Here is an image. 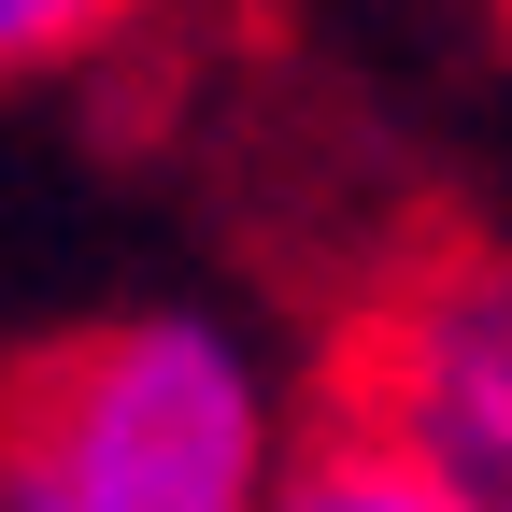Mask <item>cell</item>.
<instances>
[{
	"label": "cell",
	"instance_id": "2",
	"mask_svg": "<svg viewBox=\"0 0 512 512\" xmlns=\"http://www.w3.org/2000/svg\"><path fill=\"white\" fill-rule=\"evenodd\" d=\"M356 427L512 512V256H441L356 328Z\"/></svg>",
	"mask_w": 512,
	"mask_h": 512
},
{
	"label": "cell",
	"instance_id": "1",
	"mask_svg": "<svg viewBox=\"0 0 512 512\" xmlns=\"http://www.w3.org/2000/svg\"><path fill=\"white\" fill-rule=\"evenodd\" d=\"M299 470V413L228 313H86L15 384L0 512H271Z\"/></svg>",
	"mask_w": 512,
	"mask_h": 512
},
{
	"label": "cell",
	"instance_id": "3",
	"mask_svg": "<svg viewBox=\"0 0 512 512\" xmlns=\"http://www.w3.org/2000/svg\"><path fill=\"white\" fill-rule=\"evenodd\" d=\"M271 512H484V498H456L427 456H399L384 427L342 413V427H313V441H299V470H285Z\"/></svg>",
	"mask_w": 512,
	"mask_h": 512
},
{
	"label": "cell",
	"instance_id": "4",
	"mask_svg": "<svg viewBox=\"0 0 512 512\" xmlns=\"http://www.w3.org/2000/svg\"><path fill=\"white\" fill-rule=\"evenodd\" d=\"M143 0H0V57L15 72H57V57H100Z\"/></svg>",
	"mask_w": 512,
	"mask_h": 512
}]
</instances>
